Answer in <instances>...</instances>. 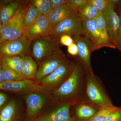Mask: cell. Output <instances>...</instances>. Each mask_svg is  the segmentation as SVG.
I'll use <instances>...</instances> for the list:
<instances>
[{
    "label": "cell",
    "instance_id": "9",
    "mask_svg": "<svg viewBox=\"0 0 121 121\" xmlns=\"http://www.w3.org/2000/svg\"><path fill=\"white\" fill-rule=\"evenodd\" d=\"M68 60L62 51L48 56L39 65L34 81L39 83L43 78L51 73L59 66Z\"/></svg>",
    "mask_w": 121,
    "mask_h": 121
},
{
    "label": "cell",
    "instance_id": "20",
    "mask_svg": "<svg viewBox=\"0 0 121 121\" xmlns=\"http://www.w3.org/2000/svg\"><path fill=\"white\" fill-rule=\"evenodd\" d=\"M74 13H77L72 12L66 4L52 10L48 16L50 22L51 30L60 22Z\"/></svg>",
    "mask_w": 121,
    "mask_h": 121
},
{
    "label": "cell",
    "instance_id": "3",
    "mask_svg": "<svg viewBox=\"0 0 121 121\" xmlns=\"http://www.w3.org/2000/svg\"><path fill=\"white\" fill-rule=\"evenodd\" d=\"M29 0H23L19 9L11 19L2 25L0 32V44L5 41L14 40L23 35V19Z\"/></svg>",
    "mask_w": 121,
    "mask_h": 121
},
{
    "label": "cell",
    "instance_id": "30",
    "mask_svg": "<svg viewBox=\"0 0 121 121\" xmlns=\"http://www.w3.org/2000/svg\"><path fill=\"white\" fill-rule=\"evenodd\" d=\"M106 121H121V107H117L110 115Z\"/></svg>",
    "mask_w": 121,
    "mask_h": 121
},
{
    "label": "cell",
    "instance_id": "26",
    "mask_svg": "<svg viewBox=\"0 0 121 121\" xmlns=\"http://www.w3.org/2000/svg\"><path fill=\"white\" fill-rule=\"evenodd\" d=\"M1 72L4 82H15L26 79L21 74L9 69L3 64Z\"/></svg>",
    "mask_w": 121,
    "mask_h": 121
},
{
    "label": "cell",
    "instance_id": "29",
    "mask_svg": "<svg viewBox=\"0 0 121 121\" xmlns=\"http://www.w3.org/2000/svg\"><path fill=\"white\" fill-rule=\"evenodd\" d=\"M98 13H102L108 4V0H88Z\"/></svg>",
    "mask_w": 121,
    "mask_h": 121
},
{
    "label": "cell",
    "instance_id": "13",
    "mask_svg": "<svg viewBox=\"0 0 121 121\" xmlns=\"http://www.w3.org/2000/svg\"><path fill=\"white\" fill-rule=\"evenodd\" d=\"M76 103H65L47 114L40 117L34 121H76L71 116V107Z\"/></svg>",
    "mask_w": 121,
    "mask_h": 121
},
{
    "label": "cell",
    "instance_id": "28",
    "mask_svg": "<svg viewBox=\"0 0 121 121\" xmlns=\"http://www.w3.org/2000/svg\"><path fill=\"white\" fill-rule=\"evenodd\" d=\"M88 2V0H67L66 5L74 13H78L80 9Z\"/></svg>",
    "mask_w": 121,
    "mask_h": 121
},
{
    "label": "cell",
    "instance_id": "10",
    "mask_svg": "<svg viewBox=\"0 0 121 121\" xmlns=\"http://www.w3.org/2000/svg\"><path fill=\"white\" fill-rule=\"evenodd\" d=\"M78 48V56L85 69L93 73L91 62V55L94 51V45L86 36H77L72 38Z\"/></svg>",
    "mask_w": 121,
    "mask_h": 121
},
{
    "label": "cell",
    "instance_id": "36",
    "mask_svg": "<svg viewBox=\"0 0 121 121\" xmlns=\"http://www.w3.org/2000/svg\"><path fill=\"white\" fill-rule=\"evenodd\" d=\"M110 0L111 4L115 10L119 3V0Z\"/></svg>",
    "mask_w": 121,
    "mask_h": 121
},
{
    "label": "cell",
    "instance_id": "21",
    "mask_svg": "<svg viewBox=\"0 0 121 121\" xmlns=\"http://www.w3.org/2000/svg\"><path fill=\"white\" fill-rule=\"evenodd\" d=\"M40 14L39 11L29 0V4L25 13L23 19V27L24 30L28 28L35 23Z\"/></svg>",
    "mask_w": 121,
    "mask_h": 121
},
{
    "label": "cell",
    "instance_id": "19",
    "mask_svg": "<svg viewBox=\"0 0 121 121\" xmlns=\"http://www.w3.org/2000/svg\"><path fill=\"white\" fill-rule=\"evenodd\" d=\"M37 64L31 55L23 57L22 74L25 78L35 80L37 71Z\"/></svg>",
    "mask_w": 121,
    "mask_h": 121
},
{
    "label": "cell",
    "instance_id": "17",
    "mask_svg": "<svg viewBox=\"0 0 121 121\" xmlns=\"http://www.w3.org/2000/svg\"><path fill=\"white\" fill-rule=\"evenodd\" d=\"M75 113L76 121H89L99 109L87 103L81 101L76 103Z\"/></svg>",
    "mask_w": 121,
    "mask_h": 121
},
{
    "label": "cell",
    "instance_id": "22",
    "mask_svg": "<svg viewBox=\"0 0 121 121\" xmlns=\"http://www.w3.org/2000/svg\"><path fill=\"white\" fill-rule=\"evenodd\" d=\"M17 115V104L14 100H12L1 110L0 121H16Z\"/></svg>",
    "mask_w": 121,
    "mask_h": 121
},
{
    "label": "cell",
    "instance_id": "39",
    "mask_svg": "<svg viewBox=\"0 0 121 121\" xmlns=\"http://www.w3.org/2000/svg\"><path fill=\"white\" fill-rule=\"evenodd\" d=\"M4 82L2 76V72L0 73V83Z\"/></svg>",
    "mask_w": 121,
    "mask_h": 121
},
{
    "label": "cell",
    "instance_id": "18",
    "mask_svg": "<svg viewBox=\"0 0 121 121\" xmlns=\"http://www.w3.org/2000/svg\"><path fill=\"white\" fill-rule=\"evenodd\" d=\"M95 20L96 26L100 36L101 48L106 47L116 49L108 36L102 13H99Z\"/></svg>",
    "mask_w": 121,
    "mask_h": 121
},
{
    "label": "cell",
    "instance_id": "7",
    "mask_svg": "<svg viewBox=\"0 0 121 121\" xmlns=\"http://www.w3.org/2000/svg\"><path fill=\"white\" fill-rule=\"evenodd\" d=\"M31 42L23 35L16 39L4 42L0 44V56L31 55Z\"/></svg>",
    "mask_w": 121,
    "mask_h": 121
},
{
    "label": "cell",
    "instance_id": "40",
    "mask_svg": "<svg viewBox=\"0 0 121 121\" xmlns=\"http://www.w3.org/2000/svg\"><path fill=\"white\" fill-rule=\"evenodd\" d=\"M2 25L1 21L0 20V32L1 30V28H2Z\"/></svg>",
    "mask_w": 121,
    "mask_h": 121
},
{
    "label": "cell",
    "instance_id": "24",
    "mask_svg": "<svg viewBox=\"0 0 121 121\" xmlns=\"http://www.w3.org/2000/svg\"><path fill=\"white\" fill-rule=\"evenodd\" d=\"M98 13L88 0V2L78 11V15L82 21H88L95 19Z\"/></svg>",
    "mask_w": 121,
    "mask_h": 121
},
{
    "label": "cell",
    "instance_id": "27",
    "mask_svg": "<svg viewBox=\"0 0 121 121\" xmlns=\"http://www.w3.org/2000/svg\"><path fill=\"white\" fill-rule=\"evenodd\" d=\"M40 14L48 16L52 11L50 0H30Z\"/></svg>",
    "mask_w": 121,
    "mask_h": 121
},
{
    "label": "cell",
    "instance_id": "4",
    "mask_svg": "<svg viewBox=\"0 0 121 121\" xmlns=\"http://www.w3.org/2000/svg\"><path fill=\"white\" fill-rule=\"evenodd\" d=\"M59 43L49 35L37 38L32 41L31 56L39 65L48 56L62 51Z\"/></svg>",
    "mask_w": 121,
    "mask_h": 121
},
{
    "label": "cell",
    "instance_id": "38",
    "mask_svg": "<svg viewBox=\"0 0 121 121\" xmlns=\"http://www.w3.org/2000/svg\"><path fill=\"white\" fill-rule=\"evenodd\" d=\"M2 66H3V64H2V58L0 56V73L2 71Z\"/></svg>",
    "mask_w": 121,
    "mask_h": 121
},
{
    "label": "cell",
    "instance_id": "35",
    "mask_svg": "<svg viewBox=\"0 0 121 121\" xmlns=\"http://www.w3.org/2000/svg\"><path fill=\"white\" fill-rule=\"evenodd\" d=\"M7 95L3 93H0V107L2 106L7 101Z\"/></svg>",
    "mask_w": 121,
    "mask_h": 121
},
{
    "label": "cell",
    "instance_id": "2",
    "mask_svg": "<svg viewBox=\"0 0 121 121\" xmlns=\"http://www.w3.org/2000/svg\"><path fill=\"white\" fill-rule=\"evenodd\" d=\"M85 73L84 93L87 100L86 102L99 109L113 104L99 79L94 73L85 69Z\"/></svg>",
    "mask_w": 121,
    "mask_h": 121
},
{
    "label": "cell",
    "instance_id": "12",
    "mask_svg": "<svg viewBox=\"0 0 121 121\" xmlns=\"http://www.w3.org/2000/svg\"><path fill=\"white\" fill-rule=\"evenodd\" d=\"M50 31L48 17L41 15L34 23L24 30L23 35L32 42L39 37L49 35Z\"/></svg>",
    "mask_w": 121,
    "mask_h": 121
},
{
    "label": "cell",
    "instance_id": "32",
    "mask_svg": "<svg viewBox=\"0 0 121 121\" xmlns=\"http://www.w3.org/2000/svg\"><path fill=\"white\" fill-rule=\"evenodd\" d=\"M119 16L120 19V25L116 35L115 47L116 48L121 51V16Z\"/></svg>",
    "mask_w": 121,
    "mask_h": 121
},
{
    "label": "cell",
    "instance_id": "14",
    "mask_svg": "<svg viewBox=\"0 0 121 121\" xmlns=\"http://www.w3.org/2000/svg\"><path fill=\"white\" fill-rule=\"evenodd\" d=\"M27 108V114L29 118L35 117L43 107L45 98L41 93H33L27 94L25 97Z\"/></svg>",
    "mask_w": 121,
    "mask_h": 121
},
{
    "label": "cell",
    "instance_id": "8",
    "mask_svg": "<svg viewBox=\"0 0 121 121\" xmlns=\"http://www.w3.org/2000/svg\"><path fill=\"white\" fill-rule=\"evenodd\" d=\"M0 90L21 94L51 93L40 83L34 80L27 79L15 82H4L0 83Z\"/></svg>",
    "mask_w": 121,
    "mask_h": 121
},
{
    "label": "cell",
    "instance_id": "25",
    "mask_svg": "<svg viewBox=\"0 0 121 121\" xmlns=\"http://www.w3.org/2000/svg\"><path fill=\"white\" fill-rule=\"evenodd\" d=\"M117 108L112 104L100 108L89 121H106L110 115Z\"/></svg>",
    "mask_w": 121,
    "mask_h": 121
},
{
    "label": "cell",
    "instance_id": "34",
    "mask_svg": "<svg viewBox=\"0 0 121 121\" xmlns=\"http://www.w3.org/2000/svg\"><path fill=\"white\" fill-rule=\"evenodd\" d=\"M67 52L70 55L73 56L78 55V48L74 43L68 47Z\"/></svg>",
    "mask_w": 121,
    "mask_h": 121
},
{
    "label": "cell",
    "instance_id": "16",
    "mask_svg": "<svg viewBox=\"0 0 121 121\" xmlns=\"http://www.w3.org/2000/svg\"><path fill=\"white\" fill-rule=\"evenodd\" d=\"M95 19L82 21L83 34L93 43L94 51L101 48L100 36L96 26Z\"/></svg>",
    "mask_w": 121,
    "mask_h": 121
},
{
    "label": "cell",
    "instance_id": "37",
    "mask_svg": "<svg viewBox=\"0 0 121 121\" xmlns=\"http://www.w3.org/2000/svg\"><path fill=\"white\" fill-rule=\"evenodd\" d=\"M117 8V9L118 11L119 12V15L121 16V0H119V3H118Z\"/></svg>",
    "mask_w": 121,
    "mask_h": 121
},
{
    "label": "cell",
    "instance_id": "15",
    "mask_svg": "<svg viewBox=\"0 0 121 121\" xmlns=\"http://www.w3.org/2000/svg\"><path fill=\"white\" fill-rule=\"evenodd\" d=\"M23 0H0V20L2 24L5 23L15 14Z\"/></svg>",
    "mask_w": 121,
    "mask_h": 121
},
{
    "label": "cell",
    "instance_id": "11",
    "mask_svg": "<svg viewBox=\"0 0 121 121\" xmlns=\"http://www.w3.org/2000/svg\"><path fill=\"white\" fill-rule=\"evenodd\" d=\"M102 14L109 37L115 47L116 35L120 25V19L110 0H108V4L102 12Z\"/></svg>",
    "mask_w": 121,
    "mask_h": 121
},
{
    "label": "cell",
    "instance_id": "23",
    "mask_svg": "<svg viewBox=\"0 0 121 121\" xmlns=\"http://www.w3.org/2000/svg\"><path fill=\"white\" fill-rule=\"evenodd\" d=\"M2 59L3 65L22 74L21 70L23 57L14 56L2 57Z\"/></svg>",
    "mask_w": 121,
    "mask_h": 121
},
{
    "label": "cell",
    "instance_id": "6",
    "mask_svg": "<svg viewBox=\"0 0 121 121\" xmlns=\"http://www.w3.org/2000/svg\"><path fill=\"white\" fill-rule=\"evenodd\" d=\"M75 63L73 61L69 60L67 61L43 78L40 84L52 93L67 80L73 71Z\"/></svg>",
    "mask_w": 121,
    "mask_h": 121
},
{
    "label": "cell",
    "instance_id": "31",
    "mask_svg": "<svg viewBox=\"0 0 121 121\" xmlns=\"http://www.w3.org/2000/svg\"><path fill=\"white\" fill-rule=\"evenodd\" d=\"M59 42L62 45L67 47L74 43L72 37L67 35H63L60 36Z\"/></svg>",
    "mask_w": 121,
    "mask_h": 121
},
{
    "label": "cell",
    "instance_id": "1",
    "mask_svg": "<svg viewBox=\"0 0 121 121\" xmlns=\"http://www.w3.org/2000/svg\"><path fill=\"white\" fill-rule=\"evenodd\" d=\"M85 68L82 63H76L71 73L58 88L52 92L56 100L76 103L82 101L85 86Z\"/></svg>",
    "mask_w": 121,
    "mask_h": 121
},
{
    "label": "cell",
    "instance_id": "33",
    "mask_svg": "<svg viewBox=\"0 0 121 121\" xmlns=\"http://www.w3.org/2000/svg\"><path fill=\"white\" fill-rule=\"evenodd\" d=\"M52 10L65 5L67 0H50Z\"/></svg>",
    "mask_w": 121,
    "mask_h": 121
},
{
    "label": "cell",
    "instance_id": "5",
    "mask_svg": "<svg viewBox=\"0 0 121 121\" xmlns=\"http://www.w3.org/2000/svg\"><path fill=\"white\" fill-rule=\"evenodd\" d=\"M83 34L82 21L78 13H74L52 28L49 35L54 40L59 42L60 38L63 35H68L73 38L77 36H82Z\"/></svg>",
    "mask_w": 121,
    "mask_h": 121
},
{
    "label": "cell",
    "instance_id": "41",
    "mask_svg": "<svg viewBox=\"0 0 121 121\" xmlns=\"http://www.w3.org/2000/svg\"></svg>",
    "mask_w": 121,
    "mask_h": 121
}]
</instances>
